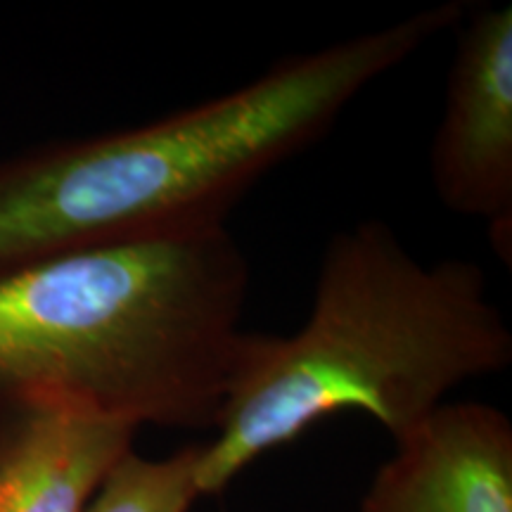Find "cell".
Segmentation results:
<instances>
[{
    "instance_id": "obj_1",
    "label": "cell",
    "mask_w": 512,
    "mask_h": 512,
    "mask_svg": "<svg viewBox=\"0 0 512 512\" xmlns=\"http://www.w3.org/2000/svg\"><path fill=\"white\" fill-rule=\"evenodd\" d=\"M465 12L463 0L432 5L287 55L233 91L155 121L0 159V273L223 228L261 178L323 138L368 86Z\"/></svg>"
},
{
    "instance_id": "obj_2",
    "label": "cell",
    "mask_w": 512,
    "mask_h": 512,
    "mask_svg": "<svg viewBox=\"0 0 512 512\" xmlns=\"http://www.w3.org/2000/svg\"><path fill=\"white\" fill-rule=\"evenodd\" d=\"M510 363L512 330L482 268L465 259L427 266L387 223H354L328 240L302 328L247 332L216 437L197 453V489L221 494L339 413L368 415L399 439L458 384Z\"/></svg>"
},
{
    "instance_id": "obj_3",
    "label": "cell",
    "mask_w": 512,
    "mask_h": 512,
    "mask_svg": "<svg viewBox=\"0 0 512 512\" xmlns=\"http://www.w3.org/2000/svg\"><path fill=\"white\" fill-rule=\"evenodd\" d=\"M228 226L0 273V413L64 406L214 430L247 332Z\"/></svg>"
},
{
    "instance_id": "obj_4",
    "label": "cell",
    "mask_w": 512,
    "mask_h": 512,
    "mask_svg": "<svg viewBox=\"0 0 512 512\" xmlns=\"http://www.w3.org/2000/svg\"><path fill=\"white\" fill-rule=\"evenodd\" d=\"M448 74L430 171L441 204L484 221L498 259L512 254V8L467 10Z\"/></svg>"
},
{
    "instance_id": "obj_5",
    "label": "cell",
    "mask_w": 512,
    "mask_h": 512,
    "mask_svg": "<svg viewBox=\"0 0 512 512\" xmlns=\"http://www.w3.org/2000/svg\"><path fill=\"white\" fill-rule=\"evenodd\" d=\"M358 512H512L510 418L489 403H441L394 439Z\"/></svg>"
},
{
    "instance_id": "obj_6",
    "label": "cell",
    "mask_w": 512,
    "mask_h": 512,
    "mask_svg": "<svg viewBox=\"0 0 512 512\" xmlns=\"http://www.w3.org/2000/svg\"><path fill=\"white\" fill-rule=\"evenodd\" d=\"M138 432L79 408L0 413V512H86Z\"/></svg>"
},
{
    "instance_id": "obj_7",
    "label": "cell",
    "mask_w": 512,
    "mask_h": 512,
    "mask_svg": "<svg viewBox=\"0 0 512 512\" xmlns=\"http://www.w3.org/2000/svg\"><path fill=\"white\" fill-rule=\"evenodd\" d=\"M197 453L188 446L166 458L131 451L114 467L86 512H190L200 496Z\"/></svg>"
}]
</instances>
